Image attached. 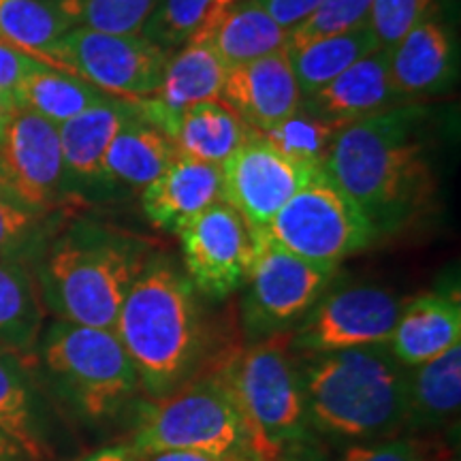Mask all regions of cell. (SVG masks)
I'll use <instances>...</instances> for the list:
<instances>
[{"instance_id":"1","label":"cell","mask_w":461,"mask_h":461,"mask_svg":"<svg viewBox=\"0 0 461 461\" xmlns=\"http://www.w3.org/2000/svg\"><path fill=\"white\" fill-rule=\"evenodd\" d=\"M428 109L403 103L338 132L322 169L355 201L374 238H391L434 207Z\"/></svg>"},{"instance_id":"2","label":"cell","mask_w":461,"mask_h":461,"mask_svg":"<svg viewBox=\"0 0 461 461\" xmlns=\"http://www.w3.org/2000/svg\"><path fill=\"white\" fill-rule=\"evenodd\" d=\"M113 333L149 400L176 391L207 363V322L197 291L163 255L149 257L132 282Z\"/></svg>"},{"instance_id":"3","label":"cell","mask_w":461,"mask_h":461,"mask_svg":"<svg viewBox=\"0 0 461 461\" xmlns=\"http://www.w3.org/2000/svg\"><path fill=\"white\" fill-rule=\"evenodd\" d=\"M302 380L314 434L384 440L408 428V367L389 344L305 355Z\"/></svg>"},{"instance_id":"4","label":"cell","mask_w":461,"mask_h":461,"mask_svg":"<svg viewBox=\"0 0 461 461\" xmlns=\"http://www.w3.org/2000/svg\"><path fill=\"white\" fill-rule=\"evenodd\" d=\"M149 261L143 241L95 222H75L43 250L41 299L60 321L113 330L122 302Z\"/></svg>"},{"instance_id":"5","label":"cell","mask_w":461,"mask_h":461,"mask_svg":"<svg viewBox=\"0 0 461 461\" xmlns=\"http://www.w3.org/2000/svg\"><path fill=\"white\" fill-rule=\"evenodd\" d=\"M227 374L244 420L248 448L263 461H288L302 453L314 431L291 331L274 333L235 350Z\"/></svg>"},{"instance_id":"6","label":"cell","mask_w":461,"mask_h":461,"mask_svg":"<svg viewBox=\"0 0 461 461\" xmlns=\"http://www.w3.org/2000/svg\"><path fill=\"white\" fill-rule=\"evenodd\" d=\"M233 353L224 350L176 391L143 403L129 442L132 451L141 457L160 451H250L229 384Z\"/></svg>"},{"instance_id":"7","label":"cell","mask_w":461,"mask_h":461,"mask_svg":"<svg viewBox=\"0 0 461 461\" xmlns=\"http://www.w3.org/2000/svg\"><path fill=\"white\" fill-rule=\"evenodd\" d=\"M39 353L62 393L92 420L113 417L140 387L113 330L58 321L45 331Z\"/></svg>"},{"instance_id":"8","label":"cell","mask_w":461,"mask_h":461,"mask_svg":"<svg viewBox=\"0 0 461 461\" xmlns=\"http://www.w3.org/2000/svg\"><path fill=\"white\" fill-rule=\"evenodd\" d=\"M261 230L293 255L331 269L376 240L355 201L322 167Z\"/></svg>"},{"instance_id":"9","label":"cell","mask_w":461,"mask_h":461,"mask_svg":"<svg viewBox=\"0 0 461 461\" xmlns=\"http://www.w3.org/2000/svg\"><path fill=\"white\" fill-rule=\"evenodd\" d=\"M169 56L141 34L73 26L45 51L43 65L71 73L115 99L140 101L158 90Z\"/></svg>"},{"instance_id":"10","label":"cell","mask_w":461,"mask_h":461,"mask_svg":"<svg viewBox=\"0 0 461 461\" xmlns=\"http://www.w3.org/2000/svg\"><path fill=\"white\" fill-rule=\"evenodd\" d=\"M336 269L293 255L257 230L255 257L244 282V325L257 339L291 331L325 295Z\"/></svg>"},{"instance_id":"11","label":"cell","mask_w":461,"mask_h":461,"mask_svg":"<svg viewBox=\"0 0 461 461\" xmlns=\"http://www.w3.org/2000/svg\"><path fill=\"white\" fill-rule=\"evenodd\" d=\"M406 299L361 285L327 293L291 330L297 357L389 344Z\"/></svg>"},{"instance_id":"12","label":"cell","mask_w":461,"mask_h":461,"mask_svg":"<svg viewBox=\"0 0 461 461\" xmlns=\"http://www.w3.org/2000/svg\"><path fill=\"white\" fill-rule=\"evenodd\" d=\"M182 258L194 291L224 299L244 286L255 257L257 229H252L224 201H216L177 230Z\"/></svg>"},{"instance_id":"13","label":"cell","mask_w":461,"mask_h":461,"mask_svg":"<svg viewBox=\"0 0 461 461\" xmlns=\"http://www.w3.org/2000/svg\"><path fill=\"white\" fill-rule=\"evenodd\" d=\"M65 184L58 126L20 107L0 141V190L31 212L48 216L62 199Z\"/></svg>"},{"instance_id":"14","label":"cell","mask_w":461,"mask_h":461,"mask_svg":"<svg viewBox=\"0 0 461 461\" xmlns=\"http://www.w3.org/2000/svg\"><path fill=\"white\" fill-rule=\"evenodd\" d=\"M316 169L282 157L255 132L221 165L222 201L252 229L261 230Z\"/></svg>"},{"instance_id":"15","label":"cell","mask_w":461,"mask_h":461,"mask_svg":"<svg viewBox=\"0 0 461 461\" xmlns=\"http://www.w3.org/2000/svg\"><path fill=\"white\" fill-rule=\"evenodd\" d=\"M221 101L257 132L295 113L303 96L286 50L229 67Z\"/></svg>"},{"instance_id":"16","label":"cell","mask_w":461,"mask_h":461,"mask_svg":"<svg viewBox=\"0 0 461 461\" xmlns=\"http://www.w3.org/2000/svg\"><path fill=\"white\" fill-rule=\"evenodd\" d=\"M389 79L402 103L451 90L457 79V50L451 32L431 17L414 26L389 51Z\"/></svg>"},{"instance_id":"17","label":"cell","mask_w":461,"mask_h":461,"mask_svg":"<svg viewBox=\"0 0 461 461\" xmlns=\"http://www.w3.org/2000/svg\"><path fill=\"white\" fill-rule=\"evenodd\" d=\"M229 67L221 60L210 41L182 45L167 60L158 90L146 99L132 101L146 122L160 129L167 118L194 103L221 101Z\"/></svg>"},{"instance_id":"18","label":"cell","mask_w":461,"mask_h":461,"mask_svg":"<svg viewBox=\"0 0 461 461\" xmlns=\"http://www.w3.org/2000/svg\"><path fill=\"white\" fill-rule=\"evenodd\" d=\"M395 105L403 103L391 88L389 51L380 48L302 101V107L336 124L339 131Z\"/></svg>"},{"instance_id":"19","label":"cell","mask_w":461,"mask_h":461,"mask_svg":"<svg viewBox=\"0 0 461 461\" xmlns=\"http://www.w3.org/2000/svg\"><path fill=\"white\" fill-rule=\"evenodd\" d=\"M216 201H222L221 165L186 157H177L141 190V210L148 221L173 233Z\"/></svg>"},{"instance_id":"20","label":"cell","mask_w":461,"mask_h":461,"mask_svg":"<svg viewBox=\"0 0 461 461\" xmlns=\"http://www.w3.org/2000/svg\"><path fill=\"white\" fill-rule=\"evenodd\" d=\"M461 344V305L457 297L428 293L406 299L389 348L403 367H417Z\"/></svg>"},{"instance_id":"21","label":"cell","mask_w":461,"mask_h":461,"mask_svg":"<svg viewBox=\"0 0 461 461\" xmlns=\"http://www.w3.org/2000/svg\"><path fill=\"white\" fill-rule=\"evenodd\" d=\"M160 132L173 143L177 157L222 165L230 154L255 135L240 115L222 101L194 103L160 124Z\"/></svg>"},{"instance_id":"22","label":"cell","mask_w":461,"mask_h":461,"mask_svg":"<svg viewBox=\"0 0 461 461\" xmlns=\"http://www.w3.org/2000/svg\"><path fill=\"white\" fill-rule=\"evenodd\" d=\"M132 112H135L132 101L109 96L99 105L58 124L67 180L86 184V186L105 184L103 160H105L107 148Z\"/></svg>"},{"instance_id":"23","label":"cell","mask_w":461,"mask_h":461,"mask_svg":"<svg viewBox=\"0 0 461 461\" xmlns=\"http://www.w3.org/2000/svg\"><path fill=\"white\" fill-rule=\"evenodd\" d=\"M176 158L177 152L173 143L135 109L109 143L103 160V176L107 186L143 190Z\"/></svg>"},{"instance_id":"24","label":"cell","mask_w":461,"mask_h":461,"mask_svg":"<svg viewBox=\"0 0 461 461\" xmlns=\"http://www.w3.org/2000/svg\"><path fill=\"white\" fill-rule=\"evenodd\" d=\"M41 322V295L32 274L20 257L0 252V355H32Z\"/></svg>"},{"instance_id":"25","label":"cell","mask_w":461,"mask_h":461,"mask_svg":"<svg viewBox=\"0 0 461 461\" xmlns=\"http://www.w3.org/2000/svg\"><path fill=\"white\" fill-rule=\"evenodd\" d=\"M461 403V344L417 367H408V428L448 423Z\"/></svg>"},{"instance_id":"26","label":"cell","mask_w":461,"mask_h":461,"mask_svg":"<svg viewBox=\"0 0 461 461\" xmlns=\"http://www.w3.org/2000/svg\"><path fill=\"white\" fill-rule=\"evenodd\" d=\"M380 48L370 26H359L355 31L333 34V37L316 39V41L288 45L286 54L293 73L302 90V96L314 95L333 82L357 60L366 58Z\"/></svg>"},{"instance_id":"27","label":"cell","mask_w":461,"mask_h":461,"mask_svg":"<svg viewBox=\"0 0 461 461\" xmlns=\"http://www.w3.org/2000/svg\"><path fill=\"white\" fill-rule=\"evenodd\" d=\"M288 34L257 0H240L207 39L227 67L288 48Z\"/></svg>"},{"instance_id":"28","label":"cell","mask_w":461,"mask_h":461,"mask_svg":"<svg viewBox=\"0 0 461 461\" xmlns=\"http://www.w3.org/2000/svg\"><path fill=\"white\" fill-rule=\"evenodd\" d=\"M14 96L17 105L31 109L56 126L109 99V95L92 84L51 67L37 68L22 79Z\"/></svg>"},{"instance_id":"29","label":"cell","mask_w":461,"mask_h":461,"mask_svg":"<svg viewBox=\"0 0 461 461\" xmlns=\"http://www.w3.org/2000/svg\"><path fill=\"white\" fill-rule=\"evenodd\" d=\"M240 0H160L141 37L169 51L193 41H207Z\"/></svg>"},{"instance_id":"30","label":"cell","mask_w":461,"mask_h":461,"mask_svg":"<svg viewBox=\"0 0 461 461\" xmlns=\"http://www.w3.org/2000/svg\"><path fill=\"white\" fill-rule=\"evenodd\" d=\"M0 431L26 453L28 461L48 457V445L22 359L11 355H0Z\"/></svg>"},{"instance_id":"31","label":"cell","mask_w":461,"mask_h":461,"mask_svg":"<svg viewBox=\"0 0 461 461\" xmlns=\"http://www.w3.org/2000/svg\"><path fill=\"white\" fill-rule=\"evenodd\" d=\"M68 28L67 15L43 0H0V41L39 62Z\"/></svg>"},{"instance_id":"32","label":"cell","mask_w":461,"mask_h":461,"mask_svg":"<svg viewBox=\"0 0 461 461\" xmlns=\"http://www.w3.org/2000/svg\"><path fill=\"white\" fill-rule=\"evenodd\" d=\"M338 132L339 129L336 124L327 122L325 118L308 112L305 107H299L295 113L274 124L272 129L258 132V135L269 146L278 149L282 157L291 158L297 165L316 169V167L325 165Z\"/></svg>"},{"instance_id":"33","label":"cell","mask_w":461,"mask_h":461,"mask_svg":"<svg viewBox=\"0 0 461 461\" xmlns=\"http://www.w3.org/2000/svg\"><path fill=\"white\" fill-rule=\"evenodd\" d=\"M160 0H60L58 9L73 26L140 37Z\"/></svg>"},{"instance_id":"34","label":"cell","mask_w":461,"mask_h":461,"mask_svg":"<svg viewBox=\"0 0 461 461\" xmlns=\"http://www.w3.org/2000/svg\"><path fill=\"white\" fill-rule=\"evenodd\" d=\"M372 0H321L312 15L288 37V45H302L366 26Z\"/></svg>"},{"instance_id":"35","label":"cell","mask_w":461,"mask_h":461,"mask_svg":"<svg viewBox=\"0 0 461 461\" xmlns=\"http://www.w3.org/2000/svg\"><path fill=\"white\" fill-rule=\"evenodd\" d=\"M436 3L438 0H372L367 26L380 50H393L414 26L428 20Z\"/></svg>"},{"instance_id":"36","label":"cell","mask_w":461,"mask_h":461,"mask_svg":"<svg viewBox=\"0 0 461 461\" xmlns=\"http://www.w3.org/2000/svg\"><path fill=\"white\" fill-rule=\"evenodd\" d=\"M429 451V442L420 440L417 436L402 434L395 438H384V440L353 442L331 459H312L299 455V457L288 461H423Z\"/></svg>"},{"instance_id":"37","label":"cell","mask_w":461,"mask_h":461,"mask_svg":"<svg viewBox=\"0 0 461 461\" xmlns=\"http://www.w3.org/2000/svg\"><path fill=\"white\" fill-rule=\"evenodd\" d=\"M43 214L31 212L0 190V252L20 255L41 233Z\"/></svg>"},{"instance_id":"38","label":"cell","mask_w":461,"mask_h":461,"mask_svg":"<svg viewBox=\"0 0 461 461\" xmlns=\"http://www.w3.org/2000/svg\"><path fill=\"white\" fill-rule=\"evenodd\" d=\"M45 67L37 58L0 41V90L14 92L28 75Z\"/></svg>"},{"instance_id":"39","label":"cell","mask_w":461,"mask_h":461,"mask_svg":"<svg viewBox=\"0 0 461 461\" xmlns=\"http://www.w3.org/2000/svg\"><path fill=\"white\" fill-rule=\"evenodd\" d=\"M257 3L291 34L312 15L321 0H257Z\"/></svg>"},{"instance_id":"40","label":"cell","mask_w":461,"mask_h":461,"mask_svg":"<svg viewBox=\"0 0 461 461\" xmlns=\"http://www.w3.org/2000/svg\"><path fill=\"white\" fill-rule=\"evenodd\" d=\"M141 461H258L255 453H203V451H160L141 457Z\"/></svg>"},{"instance_id":"41","label":"cell","mask_w":461,"mask_h":461,"mask_svg":"<svg viewBox=\"0 0 461 461\" xmlns=\"http://www.w3.org/2000/svg\"><path fill=\"white\" fill-rule=\"evenodd\" d=\"M79 461H141V455H137L129 445H120L101 448V451L86 455Z\"/></svg>"},{"instance_id":"42","label":"cell","mask_w":461,"mask_h":461,"mask_svg":"<svg viewBox=\"0 0 461 461\" xmlns=\"http://www.w3.org/2000/svg\"><path fill=\"white\" fill-rule=\"evenodd\" d=\"M17 109H20V105H17L14 92L0 90V141H3L5 131H7L11 120H14Z\"/></svg>"},{"instance_id":"43","label":"cell","mask_w":461,"mask_h":461,"mask_svg":"<svg viewBox=\"0 0 461 461\" xmlns=\"http://www.w3.org/2000/svg\"><path fill=\"white\" fill-rule=\"evenodd\" d=\"M0 461H28L26 453L3 431H0Z\"/></svg>"},{"instance_id":"44","label":"cell","mask_w":461,"mask_h":461,"mask_svg":"<svg viewBox=\"0 0 461 461\" xmlns=\"http://www.w3.org/2000/svg\"><path fill=\"white\" fill-rule=\"evenodd\" d=\"M423 461H448V457H447V455H442L440 451H438V448L431 447V451L428 453V457H425Z\"/></svg>"},{"instance_id":"45","label":"cell","mask_w":461,"mask_h":461,"mask_svg":"<svg viewBox=\"0 0 461 461\" xmlns=\"http://www.w3.org/2000/svg\"><path fill=\"white\" fill-rule=\"evenodd\" d=\"M258 461H263V459H258Z\"/></svg>"}]
</instances>
